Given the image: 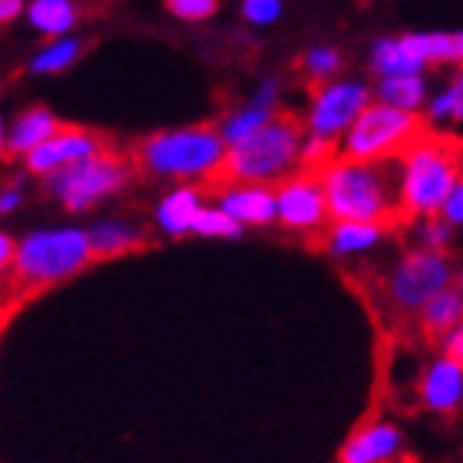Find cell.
Segmentation results:
<instances>
[{
  "mask_svg": "<svg viewBox=\"0 0 463 463\" xmlns=\"http://www.w3.org/2000/svg\"><path fill=\"white\" fill-rule=\"evenodd\" d=\"M103 149H107V143H103L99 133H93L87 126L63 123L47 143H40L33 153L24 156V175H30V179H50V175L63 173V169L83 163L90 156L103 153Z\"/></svg>",
  "mask_w": 463,
  "mask_h": 463,
  "instance_id": "11",
  "label": "cell"
},
{
  "mask_svg": "<svg viewBox=\"0 0 463 463\" xmlns=\"http://www.w3.org/2000/svg\"><path fill=\"white\" fill-rule=\"evenodd\" d=\"M136 165L119 153H97L83 163L70 165L63 173L43 179L50 199L70 215H87L103 203L123 195L133 183Z\"/></svg>",
  "mask_w": 463,
  "mask_h": 463,
  "instance_id": "6",
  "label": "cell"
},
{
  "mask_svg": "<svg viewBox=\"0 0 463 463\" xmlns=\"http://www.w3.org/2000/svg\"><path fill=\"white\" fill-rule=\"evenodd\" d=\"M193 235H199V239L232 241V239H241V235H245V229L232 222V219L222 213V209H219V205H209V203H205L203 209H199V215H195Z\"/></svg>",
  "mask_w": 463,
  "mask_h": 463,
  "instance_id": "27",
  "label": "cell"
},
{
  "mask_svg": "<svg viewBox=\"0 0 463 463\" xmlns=\"http://www.w3.org/2000/svg\"><path fill=\"white\" fill-rule=\"evenodd\" d=\"M241 229H269L275 225V189L255 183H222L215 203Z\"/></svg>",
  "mask_w": 463,
  "mask_h": 463,
  "instance_id": "14",
  "label": "cell"
},
{
  "mask_svg": "<svg viewBox=\"0 0 463 463\" xmlns=\"http://www.w3.org/2000/svg\"><path fill=\"white\" fill-rule=\"evenodd\" d=\"M335 156H338L335 143H328V139H318V136H301L298 169H305V173H318L321 165H328Z\"/></svg>",
  "mask_w": 463,
  "mask_h": 463,
  "instance_id": "29",
  "label": "cell"
},
{
  "mask_svg": "<svg viewBox=\"0 0 463 463\" xmlns=\"http://www.w3.org/2000/svg\"><path fill=\"white\" fill-rule=\"evenodd\" d=\"M203 205V185H169L153 205V229L163 239H185L193 235V222Z\"/></svg>",
  "mask_w": 463,
  "mask_h": 463,
  "instance_id": "16",
  "label": "cell"
},
{
  "mask_svg": "<svg viewBox=\"0 0 463 463\" xmlns=\"http://www.w3.org/2000/svg\"><path fill=\"white\" fill-rule=\"evenodd\" d=\"M367 70L377 80L384 77H417L427 73V60L417 43V30L411 33H391V37H377L367 50Z\"/></svg>",
  "mask_w": 463,
  "mask_h": 463,
  "instance_id": "15",
  "label": "cell"
},
{
  "mask_svg": "<svg viewBox=\"0 0 463 463\" xmlns=\"http://www.w3.org/2000/svg\"><path fill=\"white\" fill-rule=\"evenodd\" d=\"M318 183L325 193L328 222H384L397 219L391 165L351 163L335 156L318 169Z\"/></svg>",
  "mask_w": 463,
  "mask_h": 463,
  "instance_id": "4",
  "label": "cell"
},
{
  "mask_svg": "<svg viewBox=\"0 0 463 463\" xmlns=\"http://www.w3.org/2000/svg\"><path fill=\"white\" fill-rule=\"evenodd\" d=\"M301 126L288 116H275L269 123L255 129L249 139L229 146L222 163L225 183H255V185H275L298 173V146H301Z\"/></svg>",
  "mask_w": 463,
  "mask_h": 463,
  "instance_id": "5",
  "label": "cell"
},
{
  "mask_svg": "<svg viewBox=\"0 0 463 463\" xmlns=\"http://www.w3.org/2000/svg\"><path fill=\"white\" fill-rule=\"evenodd\" d=\"M249 103L261 109H275L279 113V103H281V80L279 77H265L255 83V90L249 93Z\"/></svg>",
  "mask_w": 463,
  "mask_h": 463,
  "instance_id": "33",
  "label": "cell"
},
{
  "mask_svg": "<svg viewBox=\"0 0 463 463\" xmlns=\"http://www.w3.org/2000/svg\"><path fill=\"white\" fill-rule=\"evenodd\" d=\"M457 232L440 219V215H430V219H414V241L417 249L427 251H450Z\"/></svg>",
  "mask_w": 463,
  "mask_h": 463,
  "instance_id": "28",
  "label": "cell"
},
{
  "mask_svg": "<svg viewBox=\"0 0 463 463\" xmlns=\"http://www.w3.org/2000/svg\"><path fill=\"white\" fill-rule=\"evenodd\" d=\"M10 261H14V235L7 229H0V279L10 275Z\"/></svg>",
  "mask_w": 463,
  "mask_h": 463,
  "instance_id": "37",
  "label": "cell"
},
{
  "mask_svg": "<svg viewBox=\"0 0 463 463\" xmlns=\"http://www.w3.org/2000/svg\"><path fill=\"white\" fill-rule=\"evenodd\" d=\"M420 133H424L420 116L401 113V109L371 99L354 123L347 126V133L335 143V149L341 159H351V163L391 165Z\"/></svg>",
  "mask_w": 463,
  "mask_h": 463,
  "instance_id": "7",
  "label": "cell"
},
{
  "mask_svg": "<svg viewBox=\"0 0 463 463\" xmlns=\"http://www.w3.org/2000/svg\"><path fill=\"white\" fill-rule=\"evenodd\" d=\"M397 215L430 219L440 213L447 195L463 183L460 146L444 133H420L391 163Z\"/></svg>",
  "mask_w": 463,
  "mask_h": 463,
  "instance_id": "1",
  "label": "cell"
},
{
  "mask_svg": "<svg viewBox=\"0 0 463 463\" xmlns=\"http://www.w3.org/2000/svg\"><path fill=\"white\" fill-rule=\"evenodd\" d=\"M371 97H374V103H384L391 109L420 116L427 107V97H430V80H427V73H417V77H384L371 87Z\"/></svg>",
  "mask_w": 463,
  "mask_h": 463,
  "instance_id": "21",
  "label": "cell"
},
{
  "mask_svg": "<svg viewBox=\"0 0 463 463\" xmlns=\"http://www.w3.org/2000/svg\"><path fill=\"white\" fill-rule=\"evenodd\" d=\"M391 225L384 222H328L325 225V249L335 259H361L384 245Z\"/></svg>",
  "mask_w": 463,
  "mask_h": 463,
  "instance_id": "18",
  "label": "cell"
},
{
  "mask_svg": "<svg viewBox=\"0 0 463 463\" xmlns=\"http://www.w3.org/2000/svg\"><path fill=\"white\" fill-rule=\"evenodd\" d=\"M440 354L454 357V361H463V325L460 328H450L447 335H440Z\"/></svg>",
  "mask_w": 463,
  "mask_h": 463,
  "instance_id": "35",
  "label": "cell"
},
{
  "mask_svg": "<svg viewBox=\"0 0 463 463\" xmlns=\"http://www.w3.org/2000/svg\"><path fill=\"white\" fill-rule=\"evenodd\" d=\"M437 215H440V219H444V222L450 225L454 232L460 229V225H463V183L457 185L454 193L447 195V203L440 205V213H437Z\"/></svg>",
  "mask_w": 463,
  "mask_h": 463,
  "instance_id": "34",
  "label": "cell"
},
{
  "mask_svg": "<svg viewBox=\"0 0 463 463\" xmlns=\"http://www.w3.org/2000/svg\"><path fill=\"white\" fill-rule=\"evenodd\" d=\"M93 249L87 239V225L57 222L37 225L14 239V261H10V285L20 295L47 291L67 285L93 265Z\"/></svg>",
  "mask_w": 463,
  "mask_h": 463,
  "instance_id": "2",
  "label": "cell"
},
{
  "mask_svg": "<svg viewBox=\"0 0 463 463\" xmlns=\"http://www.w3.org/2000/svg\"><path fill=\"white\" fill-rule=\"evenodd\" d=\"M275 225L295 235H318L328 225L325 193H321L318 173H291L275 185Z\"/></svg>",
  "mask_w": 463,
  "mask_h": 463,
  "instance_id": "10",
  "label": "cell"
},
{
  "mask_svg": "<svg viewBox=\"0 0 463 463\" xmlns=\"http://www.w3.org/2000/svg\"><path fill=\"white\" fill-rule=\"evenodd\" d=\"M83 57V40L77 33H70V37H57V40H43L33 53H30V63L27 70L33 77H60V73H67L73 70Z\"/></svg>",
  "mask_w": 463,
  "mask_h": 463,
  "instance_id": "22",
  "label": "cell"
},
{
  "mask_svg": "<svg viewBox=\"0 0 463 463\" xmlns=\"http://www.w3.org/2000/svg\"><path fill=\"white\" fill-rule=\"evenodd\" d=\"M424 116L434 133H444V129H454V126L463 123V77L460 73H457L454 80H447L440 90H430Z\"/></svg>",
  "mask_w": 463,
  "mask_h": 463,
  "instance_id": "24",
  "label": "cell"
},
{
  "mask_svg": "<svg viewBox=\"0 0 463 463\" xmlns=\"http://www.w3.org/2000/svg\"><path fill=\"white\" fill-rule=\"evenodd\" d=\"M417 325H420V331L430 335V338H440V335H447L450 328H460L463 325L460 285H450V288H444L440 295H434V298L427 301L424 308L417 311Z\"/></svg>",
  "mask_w": 463,
  "mask_h": 463,
  "instance_id": "23",
  "label": "cell"
},
{
  "mask_svg": "<svg viewBox=\"0 0 463 463\" xmlns=\"http://www.w3.org/2000/svg\"><path fill=\"white\" fill-rule=\"evenodd\" d=\"M457 261L450 251L407 249L384 275V298L401 318H417V311L444 288L457 285Z\"/></svg>",
  "mask_w": 463,
  "mask_h": 463,
  "instance_id": "8",
  "label": "cell"
},
{
  "mask_svg": "<svg viewBox=\"0 0 463 463\" xmlns=\"http://www.w3.org/2000/svg\"><path fill=\"white\" fill-rule=\"evenodd\" d=\"M24 10H27V0H0V27L24 20Z\"/></svg>",
  "mask_w": 463,
  "mask_h": 463,
  "instance_id": "36",
  "label": "cell"
},
{
  "mask_svg": "<svg viewBox=\"0 0 463 463\" xmlns=\"http://www.w3.org/2000/svg\"><path fill=\"white\" fill-rule=\"evenodd\" d=\"M371 99H374L371 97V83L364 77H347V73H341V77H331L325 83H315L308 109H305L301 133L338 143L341 136L347 133V126L354 123Z\"/></svg>",
  "mask_w": 463,
  "mask_h": 463,
  "instance_id": "9",
  "label": "cell"
},
{
  "mask_svg": "<svg viewBox=\"0 0 463 463\" xmlns=\"http://www.w3.org/2000/svg\"><path fill=\"white\" fill-rule=\"evenodd\" d=\"M225 143L213 123L169 126L136 146V165L169 185H205L222 179Z\"/></svg>",
  "mask_w": 463,
  "mask_h": 463,
  "instance_id": "3",
  "label": "cell"
},
{
  "mask_svg": "<svg viewBox=\"0 0 463 463\" xmlns=\"http://www.w3.org/2000/svg\"><path fill=\"white\" fill-rule=\"evenodd\" d=\"M60 126H63V119H60L50 107H40L37 103V107L20 109V113L7 123V156L24 159V156L33 153L40 143H47Z\"/></svg>",
  "mask_w": 463,
  "mask_h": 463,
  "instance_id": "19",
  "label": "cell"
},
{
  "mask_svg": "<svg viewBox=\"0 0 463 463\" xmlns=\"http://www.w3.org/2000/svg\"><path fill=\"white\" fill-rule=\"evenodd\" d=\"M27 205V175H10L0 183V219L17 215Z\"/></svg>",
  "mask_w": 463,
  "mask_h": 463,
  "instance_id": "32",
  "label": "cell"
},
{
  "mask_svg": "<svg viewBox=\"0 0 463 463\" xmlns=\"http://www.w3.org/2000/svg\"><path fill=\"white\" fill-rule=\"evenodd\" d=\"M7 156V119L0 116V159Z\"/></svg>",
  "mask_w": 463,
  "mask_h": 463,
  "instance_id": "38",
  "label": "cell"
},
{
  "mask_svg": "<svg viewBox=\"0 0 463 463\" xmlns=\"http://www.w3.org/2000/svg\"><path fill=\"white\" fill-rule=\"evenodd\" d=\"M87 239L93 249V259H119L129 251H139L149 239V232L139 219L129 215H99L97 222L87 225Z\"/></svg>",
  "mask_w": 463,
  "mask_h": 463,
  "instance_id": "17",
  "label": "cell"
},
{
  "mask_svg": "<svg viewBox=\"0 0 463 463\" xmlns=\"http://www.w3.org/2000/svg\"><path fill=\"white\" fill-rule=\"evenodd\" d=\"M285 14V0H241V20L249 27H275Z\"/></svg>",
  "mask_w": 463,
  "mask_h": 463,
  "instance_id": "31",
  "label": "cell"
},
{
  "mask_svg": "<svg viewBox=\"0 0 463 463\" xmlns=\"http://www.w3.org/2000/svg\"><path fill=\"white\" fill-rule=\"evenodd\" d=\"M404 454V430L401 424L374 417L364 420L347 437L338 450V463H397Z\"/></svg>",
  "mask_w": 463,
  "mask_h": 463,
  "instance_id": "13",
  "label": "cell"
},
{
  "mask_svg": "<svg viewBox=\"0 0 463 463\" xmlns=\"http://www.w3.org/2000/svg\"><path fill=\"white\" fill-rule=\"evenodd\" d=\"M345 70V53L335 43H315L301 53V73L311 80V83H325L331 77H341Z\"/></svg>",
  "mask_w": 463,
  "mask_h": 463,
  "instance_id": "26",
  "label": "cell"
},
{
  "mask_svg": "<svg viewBox=\"0 0 463 463\" xmlns=\"http://www.w3.org/2000/svg\"><path fill=\"white\" fill-rule=\"evenodd\" d=\"M222 0H165V10L183 24H205L219 14Z\"/></svg>",
  "mask_w": 463,
  "mask_h": 463,
  "instance_id": "30",
  "label": "cell"
},
{
  "mask_svg": "<svg viewBox=\"0 0 463 463\" xmlns=\"http://www.w3.org/2000/svg\"><path fill=\"white\" fill-rule=\"evenodd\" d=\"M275 109H261V107H255V103H239L235 109H229V113L215 123V133H219V139L225 143V149L229 146H235V143H241V139H249L255 129H261V126L269 123V119H275Z\"/></svg>",
  "mask_w": 463,
  "mask_h": 463,
  "instance_id": "25",
  "label": "cell"
},
{
  "mask_svg": "<svg viewBox=\"0 0 463 463\" xmlns=\"http://www.w3.org/2000/svg\"><path fill=\"white\" fill-rule=\"evenodd\" d=\"M417 404L427 414L454 417L463 407V361L444 354L430 357L417 377Z\"/></svg>",
  "mask_w": 463,
  "mask_h": 463,
  "instance_id": "12",
  "label": "cell"
},
{
  "mask_svg": "<svg viewBox=\"0 0 463 463\" xmlns=\"http://www.w3.org/2000/svg\"><path fill=\"white\" fill-rule=\"evenodd\" d=\"M80 17H83V10L77 0H27V10H24L27 27L43 40L77 33Z\"/></svg>",
  "mask_w": 463,
  "mask_h": 463,
  "instance_id": "20",
  "label": "cell"
},
{
  "mask_svg": "<svg viewBox=\"0 0 463 463\" xmlns=\"http://www.w3.org/2000/svg\"><path fill=\"white\" fill-rule=\"evenodd\" d=\"M0 99H4V83H0Z\"/></svg>",
  "mask_w": 463,
  "mask_h": 463,
  "instance_id": "39",
  "label": "cell"
}]
</instances>
